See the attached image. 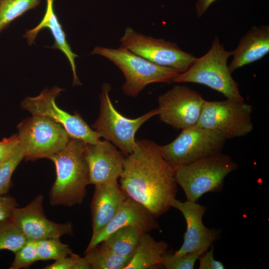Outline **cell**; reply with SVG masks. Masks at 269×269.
I'll return each mask as SVG.
<instances>
[{
  "label": "cell",
  "mask_w": 269,
  "mask_h": 269,
  "mask_svg": "<svg viewBox=\"0 0 269 269\" xmlns=\"http://www.w3.org/2000/svg\"><path fill=\"white\" fill-rule=\"evenodd\" d=\"M136 142L135 149L125 159L120 187L157 218L168 211L176 199L174 167L164 160L155 142L148 139Z\"/></svg>",
  "instance_id": "cell-1"
},
{
  "label": "cell",
  "mask_w": 269,
  "mask_h": 269,
  "mask_svg": "<svg viewBox=\"0 0 269 269\" xmlns=\"http://www.w3.org/2000/svg\"><path fill=\"white\" fill-rule=\"evenodd\" d=\"M85 145L83 140L70 137L63 148L47 157L54 163L56 173L49 191L51 205L72 207L83 203L90 184Z\"/></svg>",
  "instance_id": "cell-2"
},
{
  "label": "cell",
  "mask_w": 269,
  "mask_h": 269,
  "mask_svg": "<svg viewBox=\"0 0 269 269\" xmlns=\"http://www.w3.org/2000/svg\"><path fill=\"white\" fill-rule=\"evenodd\" d=\"M231 56L232 51H227L216 36L208 52L196 58L186 71L178 74L173 83L202 84L220 92L227 99L245 101L228 68V60Z\"/></svg>",
  "instance_id": "cell-3"
},
{
  "label": "cell",
  "mask_w": 269,
  "mask_h": 269,
  "mask_svg": "<svg viewBox=\"0 0 269 269\" xmlns=\"http://www.w3.org/2000/svg\"><path fill=\"white\" fill-rule=\"evenodd\" d=\"M238 168L229 155L221 152L174 167V177L187 200L197 202L206 193L222 191L225 177Z\"/></svg>",
  "instance_id": "cell-4"
},
{
  "label": "cell",
  "mask_w": 269,
  "mask_h": 269,
  "mask_svg": "<svg viewBox=\"0 0 269 269\" xmlns=\"http://www.w3.org/2000/svg\"><path fill=\"white\" fill-rule=\"evenodd\" d=\"M90 54L102 56L120 69L125 78L123 91L132 97L138 96L149 84L172 83L179 74L172 69L154 64L121 46L118 48L96 46Z\"/></svg>",
  "instance_id": "cell-5"
},
{
  "label": "cell",
  "mask_w": 269,
  "mask_h": 269,
  "mask_svg": "<svg viewBox=\"0 0 269 269\" xmlns=\"http://www.w3.org/2000/svg\"><path fill=\"white\" fill-rule=\"evenodd\" d=\"M111 89L109 83L102 85L99 115L91 128L127 156L136 147L135 135L137 131L145 122L158 115V112L156 108L136 118L126 117L114 106L109 96Z\"/></svg>",
  "instance_id": "cell-6"
},
{
  "label": "cell",
  "mask_w": 269,
  "mask_h": 269,
  "mask_svg": "<svg viewBox=\"0 0 269 269\" xmlns=\"http://www.w3.org/2000/svg\"><path fill=\"white\" fill-rule=\"evenodd\" d=\"M226 140L220 132L195 125L182 130L175 139L159 148L164 160L176 167L221 153Z\"/></svg>",
  "instance_id": "cell-7"
},
{
  "label": "cell",
  "mask_w": 269,
  "mask_h": 269,
  "mask_svg": "<svg viewBox=\"0 0 269 269\" xmlns=\"http://www.w3.org/2000/svg\"><path fill=\"white\" fill-rule=\"evenodd\" d=\"M17 128L18 144L27 160L47 158L63 148L70 138L60 124L36 115L23 120Z\"/></svg>",
  "instance_id": "cell-8"
},
{
  "label": "cell",
  "mask_w": 269,
  "mask_h": 269,
  "mask_svg": "<svg viewBox=\"0 0 269 269\" xmlns=\"http://www.w3.org/2000/svg\"><path fill=\"white\" fill-rule=\"evenodd\" d=\"M252 112L245 101L205 100L196 126L219 131L226 139L242 137L253 130Z\"/></svg>",
  "instance_id": "cell-9"
},
{
  "label": "cell",
  "mask_w": 269,
  "mask_h": 269,
  "mask_svg": "<svg viewBox=\"0 0 269 269\" xmlns=\"http://www.w3.org/2000/svg\"><path fill=\"white\" fill-rule=\"evenodd\" d=\"M121 46L157 65L179 73L186 71L196 60L191 53L182 50L175 42L155 38L128 27L120 39Z\"/></svg>",
  "instance_id": "cell-10"
},
{
  "label": "cell",
  "mask_w": 269,
  "mask_h": 269,
  "mask_svg": "<svg viewBox=\"0 0 269 269\" xmlns=\"http://www.w3.org/2000/svg\"><path fill=\"white\" fill-rule=\"evenodd\" d=\"M63 90L57 86L45 88L34 97L25 98L21 107L32 115L43 117L60 124L70 137L81 139L85 143H95L100 140V135L93 130L76 113H68L60 109L55 100Z\"/></svg>",
  "instance_id": "cell-11"
},
{
  "label": "cell",
  "mask_w": 269,
  "mask_h": 269,
  "mask_svg": "<svg viewBox=\"0 0 269 269\" xmlns=\"http://www.w3.org/2000/svg\"><path fill=\"white\" fill-rule=\"evenodd\" d=\"M205 100L186 85H175L157 99L159 120L173 128L183 130L196 125Z\"/></svg>",
  "instance_id": "cell-12"
},
{
  "label": "cell",
  "mask_w": 269,
  "mask_h": 269,
  "mask_svg": "<svg viewBox=\"0 0 269 269\" xmlns=\"http://www.w3.org/2000/svg\"><path fill=\"white\" fill-rule=\"evenodd\" d=\"M43 196L37 195L26 206L16 207L11 220L21 230L27 240L60 238L65 235H73L70 222L57 223L45 216L43 206Z\"/></svg>",
  "instance_id": "cell-13"
},
{
  "label": "cell",
  "mask_w": 269,
  "mask_h": 269,
  "mask_svg": "<svg viewBox=\"0 0 269 269\" xmlns=\"http://www.w3.org/2000/svg\"><path fill=\"white\" fill-rule=\"evenodd\" d=\"M171 207L177 209L182 214L186 223V231L183 242L174 254L180 255L191 253L203 254L213 243L219 239L221 231L206 227L202 221L207 207L196 202H184L175 199Z\"/></svg>",
  "instance_id": "cell-14"
},
{
  "label": "cell",
  "mask_w": 269,
  "mask_h": 269,
  "mask_svg": "<svg viewBox=\"0 0 269 269\" xmlns=\"http://www.w3.org/2000/svg\"><path fill=\"white\" fill-rule=\"evenodd\" d=\"M85 157L90 184L97 185L118 181L123 172L124 155L107 140L85 143Z\"/></svg>",
  "instance_id": "cell-15"
},
{
  "label": "cell",
  "mask_w": 269,
  "mask_h": 269,
  "mask_svg": "<svg viewBox=\"0 0 269 269\" xmlns=\"http://www.w3.org/2000/svg\"><path fill=\"white\" fill-rule=\"evenodd\" d=\"M132 225L140 227L145 233L160 228L155 216L143 205L127 196L111 221L90 240L85 252L105 240L117 230Z\"/></svg>",
  "instance_id": "cell-16"
},
{
  "label": "cell",
  "mask_w": 269,
  "mask_h": 269,
  "mask_svg": "<svg viewBox=\"0 0 269 269\" xmlns=\"http://www.w3.org/2000/svg\"><path fill=\"white\" fill-rule=\"evenodd\" d=\"M127 197L118 181L95 185L91 204L93 229L91 240L111 221Z\"/></svg>",
  "instance_id": "cell-17"
},
{
  "label": "cell",
  "mask_w": 269,
  "mask_h": 269,
  "mask_svg": "<svg viewBox=\"0 0 269 269\" xmlns=\"http://www.w3.org/2000/svg\"><path fill=\"white\" fill-rule=\"evenodd\" d=\"M269 52V26H254L241 37L232 51L229 69L232 74L237 69L262 59Z\"/></svg>",
  "instance_id": "cell-18"
},
{
  "label": "cell",
  "mask_w": 269,
  "mask_h": 269,
  "mask_svg": "<svg viewBox=\"0 0 269 269\" xmlns=\"http://www.w3.org/2000/svg\"><path fill=\"white\" fill-rule=\"evenodd\" d=\"M54 0H46V7L44 16L40 23L34 28L27 30L23 37L25 38L28 44L32 45L39 32L44 28L50 31L54 38V44L50 47L60 50L65 55L70 64L73 75V85H81L76 72L75 59L78 56L74 53L66 39V36L62 25L55 13Z\"/></svg>",
  "instance_id": "cell-19"
},
{
  "label": "cell",
  "mask_w": 269,
  "mask_h": 269,
  "mask_svg": "<svg viewBox=\"0 0 269 269\" xmlns=\"http://www.w3.org/2000/svg\"><path fill=\"white\" fill-rule=\"evenodd\" d=\"M168 248L166 242L156 241L148 233H144L125 269H147L161 265Z\"/></svg>",
  "instance_id": "cell-20"
},
{
  "label": "cell",
  "mask_w": 269,
  "mask_h": 269,
  "mask_svg": "<svg viewBox=\"0 0 269 269\" xmlns=\"http://www.w3.org/2000/svg\"><path fill=\"white\" fill-rule=\"evenodd\" d=\"M144 233L138 226H126L115 231L101 243L117 255L131 256L135 251Z\"/></svg>",
  "instance_id": "cell-21"
},
{
  "label": "cell",
  "mask_w": 269,
  "mask_h": 269,
  "mask_svg": "<svg viewBox=\"0 0 269 269\" xmlns=\"http://www.w3.org/2000/svg\"><path fill=\"white\" fill-rule=\"evenodd\" d=\"M84 254V257L92 269H125L132 256L117 255L102 243L85 252Z\"/></svg>",
  "instance_id": "cell-22"
},
{
  "label": "cell",
  "mask_w": 269,
  "mask_h": 269,
  "mask_svg": "<svg viewBox=\"0 0 269 269\" xmlns=\"http://www.w3.org/2000/svg\"><path fill=\"white\" fill-rule=\"evenodd\" d=\"M41 0H0V32L25 12L35 8Z\"/></svg>",
  "instance_id": "cell-23"
},
{
  "label": "cell",
  "mask_w": 269,
  "mask_h": 269,
  "mask_svg": "<svg viewBox=\"0 0 269 269\" xmlns=\"http://www.w3.org/2000/svg\"><path fill=\"white\" fill-rule=\"evenodd\" d=\"M27 241L11 219L0 222V251L7 250L15 253Z\"/></svg>",
  "instance_id": "cell-24"
},
{
  "label": "cell",
  "mask_w": 269,
  "mask_h": 269,
  "mask_svg": "<svg viewBox=\"0 0 269 269\" xmlns=\"http://www.w3.org/2000/svg\"><path fill=\"white\" fill-rule=\"evenodd\" d=\"M24 157V152L17 144L0 164V195L8 192L12 173Z\"/></svg>",
  "instance_id": "cell-25"
},
{
  "label": "cell",
  "mask_w": 269,
  "mask_h": 269,
  "mask_svg": "<svg viewBox=\"0 0 269 269\" xmlns=\"http://www.w3.org/2000/svg\"><path fill=\"white\" fill-rule=\"evenodd\" d=\"M39 260L56 261L73 254L69 246L59 238L43 239L35 241Z\"/></svg>",
  "instance_id": "cell-26"
},
{
  "label": "cell",
  "mask_w": 269,
  "mask_h": 269,
  "mask_svg": "<svg viewBox=\"0 0 269 269\" xmlns=\"http://www.w3.org/2000/svg\"><path fill=\"white\" fill-rule=\"evenodd\" d=\"M10 269L26 268L39 261L35 241L27 240L15 253Z\"/></svg>",
  "instance_id": "cell-27"
},
{
  "label": "cell",
  "mask_w": 269,
  "mask_h": 269,
  "mask_svg": "<svg viewBox=\"0 0 269 269\" xmlns=\"http://www.w3.org/2000/svg\"><path fill=\"white\" fill-rule=\"evenodd\" d=\"M201 253H191L183 255L169 254L163 256L161 264L166 269H193Z\"/></svg>",
  "instance_id": "cell-28"
},
{
  "label": "cell",
  "mask_w": 269,
  "mask_h": 269,
  "mask_svg": "<svg viewBox=\"0 0 269 269\" xmlns=\"http://www.w3.org/2000/svg\"><path fill=\"white\" fill-rule=\"evenodd\" d=\"M18 206L15 198L10 195H0V222L10 220L14 210Z\"/></svg>",
  "instance_id": "cell-29"
},
{
  "label": "cell",
  "mask_w": 269,
  "mask_h": 269,
  "mask_svg": "<svg viewBox=\"0 0 269 269\" xmlns=\"http://www.w3.org/2000/svg\"><path fill=\"white\" fill-rule=\"evenodd\" d=\"M208 250L201 254L199 257V269H224L225 266L220 261L214 258V247L212 244Z\"/></svg>",
  "instance_id": "cell-30"
},
{
  "label": "cell",
  "mask_w": 269,
  "mask_h": 269,
  "mask_svg": "<svg viewBox=\"0 0 269 269\" xmlns=\"http://www.w3.org/2000/svg\"><path fill=\"white\" fill-rule=\"evenodd\" d=\"M79 255L74 253L71 255L60 258L54 263L46 266L45 269H73Z\"/></svg>",
  "instance_id": "cell-31"
},
{
  "label": "cell",
  "mask_w": 269,
  "mask_h": 269,
  "mask_svg": "<svg viewBox=\"0 0 269 269\" xmlns=\"http://www.w3.org/2000/svg\"><path fill=\"white\" fill-rule=\"evenodd\" d=\"M17 144L18 137L16 134L8 138H4L0 141V164Z\"/></svg>",
  "instance_id": "cell-32"
},
{
  "label": "cell",
  "mask_w": 269,
  "mask_h": 269,
  "mask_svg": "<svg viewBox=\"0 0 269 269\" xmlns=\"http://www.w3.org/2000/svg\"><path fill=\"white\" fill-rule=\"evenodd\" d=\"M218 0H197L195 5L197 17L201 18L213 3Z\"/></svg>",
  "instance_id": "cell-33"
},
{
  "label": "cell",
  "mask_w": 269,
  "mask_h": 269,
  "mask_svg": "<svg viewBox=\"0 0 269 269\" xmlns=\"http://www.w3.org/2000/svg\"><path fill=\"white\" fill-rule=\"evenodd\" d=\"M73 269H92V268L84 257L82 258L79 256Z\"/></svg>",
  "instance_id": "cell-34"
}]
</instances>
